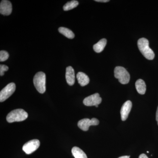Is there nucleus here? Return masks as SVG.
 <instances>
[{
	"label": "nucleus",
	"instance_id": "obj_9",
	"mask_svg": "<svg viewBox=\"0 0 158 158\" xmlns=\"http://www.w3.org/2000/svg\"><path fill=\"white\" fill-rule=\"evenodd\" d=\"M132 107V103L131 101H127L123 104L120 110L122 120L125 121L127 119L129 114L131 110Z\"/></svg>",
	"mask_w": 158,
	"mask_h": 158
},
{
	"label": "nucleus",
	"instance_id": "obj_22",
	"mask_svg": "<svg viewBox=\"0 0 158 158\" xmlns=\"http://www.w3.org/2000/svg\"><path fill=\"white\" fill-rule=\"evenodd\" d=\"M156 120L157 122L158 125V106L157 109L156 113Z\"/></svg>",
	"mask_w": 158,
	"mask_h": 158
},
{
	"label": "nucleus",
	"instance_id": "obj_19",
	"mask_svg": "<svg viewBox=\"0 0 158 158\" xmlns=\"http://www.w3.org/2000/svg\"><path fill=\"white\" fill-rule=\"evenodd\" d=\"M9 67L7 65H0V75L1 76H4L6 71L9 70Z\"/></svg>",
	"mask_w": 158,
	"mask_h": 158
},
{
	"label": "nucleus",
	"instance_id": "obj_10",
	"mask_svg": "<svg viewBox=\"0 0 158 158\" xmlns=\"http://www.w3.org/2000/svg\"><path fill=\"white\" fill-rule=\"evenodd\" d=\"M12 5L11 2L3 0L0 4V13L4 15H9L12 12Z\"/></svg>",
	"mask_w": 158,
	"mask_h": 158
},
{
	"label": "nucleus",
	"instance_id": "obj_7",
	"mask_svg": "<svg viewBox=\"0 0 158 158\" xmlns=\"http://www.w3.org/2000/svg\"><path fill=\"white\" fill-rule=\"evenodd\" d=\"M40 142L37 139H33L27 142L23 147V150L27 154H31L38 149Z\"/></svg>",
	"mask_w": 158,
	"mask_h": 158
},
{
	"label": "nucleus",
	"instance_id": "obj_17",
	"mask_svg": "<svg viewBox=\"0 0 158 158\" xmlns=\"http://www.w3.org/2000/svg\"><path fill=\"white\" fill-rule=\"evenodd\" d=\"M79 2L78 1H71L70 2H69L63 6V9L64 11H69V10H71L75 8L77 6H78Z\"/></svg>",
	"mask_w": 158,
	"mask_h": 158
},
{
	"label": "nucleus",
	"instance_id": "obj_23",
	"mask_svg": "<svg viewBox=\"0 0 158 158\" xmlns=\"http://www.w3.org/2000/svg\"><path fill=\"white\" fill-rule=\"evenodd\" d=\"M118 158H130V156H123Z\"/></svg>",
	"mask_w": 158,
	"mask_h": 158
},
{
	"label": "nucleus",
	"instance_id": "obj_11",
	"mask_svg": "<svg viewBox=\"0 0 158 158\" xmlns=\"http://www.w3.org/2000/svg\"><path fill=\"white\" fill-rule=\"evenodd\" d=\"M65 78L67 84L70 86H72L75 81V76L74 70L72 66H68L66 69Z\"/></svg>",
	"mask_w": 158,
	"mask_h": 158
},
{
	"label": "nucleus",
	"instance_id": "obj_12",
	"mask_svg": "<svg viewBox=\"0 0 158 158\" xmlns=\"http://www.w3.org/2000/svg\"><path fill=\"white\" fill-rule=\"evenodd\" d=\"M77 78L79 84L82 87L88 85L90 82L89 77L83 72H79L77 74Z\"/></svg>",
	"mask_w": 158,
	"mask_h": 158
},
{
	"label": "nucleus",
	"instance_id": "obj_21",
	"mask_svg": "<svg viewBox=\"0 0 158 158\" xmlns=\"http://www.w3.org/2000/svg\"><path fill=\"white\" fill-rule=\"evenodd\" d=\"M139 158H148V157L147 156L144 154H142L141 155L139 156Z\"/></svg>",
	"mask_w": 158,
	"mask_h": 158
},
{
	"label": "nucleus",
	"instance_id": "obj_18",
	"mask_svg": "<svg viewBox=\"0 0 158 158\" xmlns=\"http://www.w3.org/2000/svg\"><path fill=\"white\" fill-rule=\"evenodd\" d=\"M9 55L8 52L6 51H1L0 52V61L4 62L8 59Z\"/></svg>",
	"mask_w": 158,
	"mask_h": 158
},
{
	"label": "nucleus",
	"instance_id": "obj_20",
	"mask_svg": "<svg viewBox=\"0 0 158 158\" xmlns=\"http://www.w3.org/2000/svg\"><path fill=\"white\" fill-rule=\"evenodd\" d=\"M95 2H110L109 0H95Z\"/></svg>",
	"mask_w": 158,
	"mask_h": 158
},
{
	"label": "nucleus",
	"instance_id": "obj_1",
	"mask_svg": "<svg viewBox=\"0 0 158 158\" xmlns=\"http://www.w3.org/2000/svg\"><path fill=\"white\" fill-rule=\"evenodd\" d=\"M138 49L143 56L148 60H152L155 57V54L152 49L150 48L149 41L145 38H141L138 41Z\"/></svg>",
	"mask_w": 158,
	"mask_h": 158
},
{
	"label": "nucleus",
	"instance_id": "obj_3",
	"mask_svg": "<svg viewBox=\"0 0 158 158\" xmlns=\"http://www.w3.org/2000/svg\"><path fill=\"white\" fill-rule=\"evenodd\" d=\"M35 88L40 93L43 94L46 90V75L42 72L36 74L33 79Z\"/></svg>",
	"mask_w": 158,
	"mask_h": 158
},
{
	"label": "nucleus",
	"instance_id": "obj_14",
	"mask_svg": "<svg viewBox=\"0 0 158 158\" xmlns=\"http://www.w3.org/2000/svg\"><path fill=\"white\" fill-rule=\"evenodd\" d=\"M107 44V40L103 38L93 46V49L97 53H100L104 49Z\"/></svg>",
	"mask_w": 158,
	"mask_h": 158
},
{
	"label": "nucleus",
	"instance_id": "obj_2",
	"mask_svg": "<svg viewBox=\"0 0 158 158\" xmlns=\"http://www.w3.org/2000/svg\"><path fill=\"white\" fill-rule=\"evenodd\" d=\"M28 113L23 109H16L12 110L6 117V120L9 123L15 122L24 121L27 118Z\"/></svg>",
	"mask_w": 158,
	"mask_h": 158
},
{
	"label": "nucleus",
	"instance_id": "obj_5",
	"mask_svg": "<svg viewBox=\"0 0 158 158\" xmlns=\"http://www.w3.org/2000/svg\"><path fill=\"white\" fill-rule=\"evenodd\" d=\"M16 86L14 83H11L6 86L0 92V102L6 101L14 93Z\"/></svg>",
	"mask_w": 158,
	"mask_h": 158
},
{
	"label": "nucleus",
	"instance_id": "obj_16",
	"mask_svg": "<svg viewBox=\"0 0 158 158\" xmlns=\"http://www.w3.org/2000/svg\"><path fill=\"white\" fill-rule=\"evenodd\" d=\"M59 33L63 34L65 37L69 39H73L75 37V35L73 32L67 28L61 27L59 28Z\"/></svg>",
	"mask_w": 158,
	"mask_h": 158
},
{
	"label": "nucleus",
	"instance_id": "obj_8",
	"mask_svg": "<svg viewBox=\"0 0 158 158\" xmlns=\"http://www.w3.org/2000/svg\"><path fill=\"white\" fill-rule=\"evenodd\" d=\"M102 99L98 93H95L87 97L83 101V103L87 106H98L102 102Z\"/></svg>",
	"mask_w": 158,
	"mask_h": 158
},
{
	"label": "nucleus",
	"instance_id": "obj_4",
	"mask_svg": "<svg viewBox=\"0 0 158 158\" xmlns=\"http://www.w3.org/2000/svg\"><path fill=\"white\" fill-rule=\"evenodd\" d=\"M114 76L123 85L127 84L130 81V74L124 67L116 66L114 69Z\"/></svg>",
	"mask_w": 158,
	"mask_h": 158
},
{
	"label": "nucleus",
	"instance_id": "obj_15",
	"mask_svg": "<svg viewBox=\"0 0 158 158\" xmlns=\"http://www.w3.org/2000/svg\"><path fill=\"white\" fill-rule=\"evenodd\" d=\"M72 153L75 158H88L85 152L77 147L73 148Z\"/></svg>",
	"mask_w": 158,
	"mask_h": 158
},
{
	"label": "nucleus",
	"instance_id": "obj_6",
	"mask_svg": "<svg viewBox=\"0 0 158 158\" xmlns=\"http://www.w3.org/2000/svg\"><path fill=\"white\" fill-rule=\"evenodd\" d=\"M99 121L97 118H93L91 119L86 118L80 120L78 123V126L83 131H88L90 126H96L99 124Z\"/></svg>",
	"mask_w": 158,
	"mask_h": 158
},
{
	"label": "nucleus",
	"instance_id": "obj_13",
	"mask_svg": "<svg viewBox=\"0 0 158 158\" xmlns=\"http://www.w3.org/2000/svg\"><path fill=\"white\" fill-rule=\"evenodd\" d=\"M136 90L138 93L144 94L146 92V86L145 82L141 79H138L135 83Z\"/></svg>",
	"mask_w": 158,
	"mask_h": 158
}]
</instances>
